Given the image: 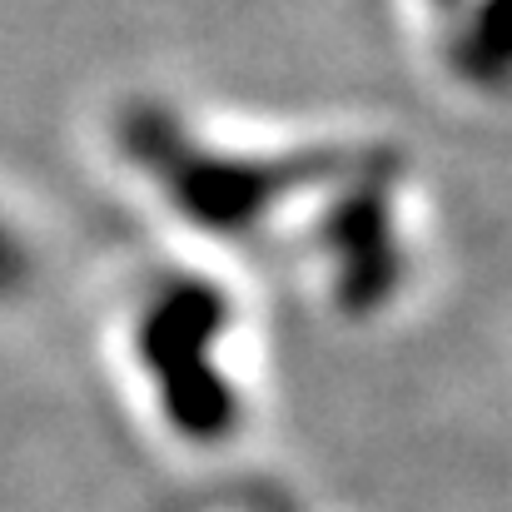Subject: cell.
I'll return each instance as SVG.
<instances>
[{
	"label": "cell",
	"mask_w": 512,
	"mask_h": 512,
	"mask_svg": "<svg viewBox=\"0 0 512 512\" xmlns=\"http://www.w3.org/2000/svg\"><path fill=\"white\" fill-rule=\"evenodd\" d=\"M453 5H463V0H433V10H438V15H448Z\"/></svg>",
	"instance_id": "7a4b0ae2"
},
{
	"label": "cell",
	"mask_w": 512,
	"mask_h": 512,
	"mask_svg": "<svg viewBox=\"0 0 512 512\" xmlns=\"http://www.w3.org/2000/svg\"><path fill=\"white\" fill-rule=\"evenodd\" d=\"M448 60L483 90L512 85V0H463L448 15Z\"/></svg>",
	"instance_id": "6da1fadb"
}]
</instances>
